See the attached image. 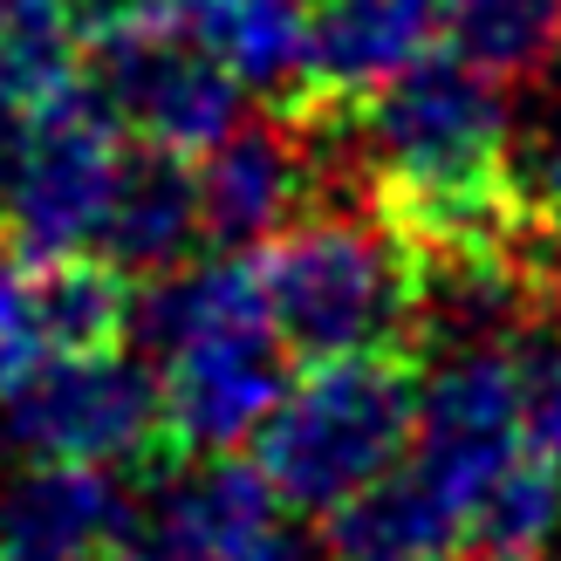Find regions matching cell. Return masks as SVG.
Returning a JSON list of instances; mask_svg holds the SVG:
<instances>
[{
	"label": "cell",
	"mask_w": 561,
	"mask_h": 561,
	"mask_svg": "<svg viewBox=\"0 0 561 561\" xmlns=\"http://www.w3.org/2000/svg\"><path fill=\"white\" fill-rule=\"evenodd\" d=\"M548 561H561V548H554V554H548Z\"/></svg>",
	"instance_id": "obj_24"
},
{
	"label": "cell",
	"mask_w": 561,
	"mask_h": 561,
	"mask_svg": "<svg viewBox=\"0 0 561 561\" xmlns=\"http://www.w3.org/2000/svg\"><path fill=\"white\" fill-rule=\"evenodd\" d=\"M130 274L103 254L35 261V335L42 350H117L130 343Z\"/></svg>",
	"instance_id": "obj_18"
},
{
	"label": "cell",
	"mask_w": 561,
	"mask_h": 561,
	"mask_svg": "<svg viewBox=\"0 0 561 561\" xmlns=\"http://www.w3.org/2000/svg\"><path fill=\"white\" fill-rule=\"evenodd\" d=\"M199 247H206V233H199V179H192V158L124 137V164H117V192H110L96 254L110 267H124L130 280H151L164 267L192 261Z\"/></svg>",
	"instance_id": "obj_13"
},
{
	"label": "cell",
	"mask_w": 561,
	"mask_h": 561,
	"mask_svg": "<svg viewBox=\"0 0 561 561\" xmlns=\"http://www.w3.org/2000/svg\"><path fill=\"white\" fill-rule=\"evenodd\" d=\"M247 561H322V548H308V541H295V535H280V527H274V535L247 554Z\"/></svg>",
	"instance_id": "obj_23"
},
{
	"label": "cell",
	"mask_w": 561,
	"mask_h": 561,
	"mask_svg": "<svg viewBox=\"0 0 561 561\" xmlns=\"http://www.w3.org/2000/svg\"><path fill=\"white\" fill-rule=\"evenodd\" d=\"M438 48L493 82H541L561 62V0H438Z\"/></svg>",
	"instance_id": "obj_16"
},
{
	"label": "cell",
	"mask_w": 561,
	"mask_h": 561,
	"mask_svg": "<svg viewBox=\"0 0 561 561\" xmlns=\"http://www.w3.org/2000/svg\"><path fill=\"white\" fill-rule=\"evenodd\" d=\"M520 206H527V227L548 247H561V110L535 137V151H520Z\"/></svg>",
	"instance_id": "obj_22"
},
{
	"label": "cell",
	"mask_w": 561,
	"mask_h": 561,
	"mask_svg": "<svg viewBox=\"0 0 561 561\" xmlns=\"http://www.w3.org/2000/svg\"><path fill=\"white\" fill-rule=\"evenodd\" d=\"M514 377H520V438L527 453L561 466V329L535 322L514 343Z\"/></svg>",
	"instance_id": "obj_20"
},
{
	"label": "cell",
	"mask_w": 561,
	"mask_h": 561,
	"mask_svg": "<svg viewBox=\"0 0 561 561\" xmlns=\"http://www.w3.org/2000/svg\"><path fill=\"white\" fill-rule=\"evenodd\" d=\"M42 356V335H35V267L27 254L0 233V383H8L21 363Z\"/></svg>",
	"instance_id": "obj_21"
},
{
	"label": "cell",
	"mask_w": 561,
	"mask_h": 561,
	"mask_svg": "<svg viewBox=\"0 0 561 561\" xmlns=\"http://www.w3.org/2000/svg\"><path fill=\"white\" fill-rule=\"evenodd\" d=\"M520 453H527V438H520L514 343L432 350V370H417V417H411L404 466L425 486H438L459 514H472V500Z\"/></svg>",
	"instance_id": "obj_8"
},
{
	"label": "cell",
	"mask_w": 561,
	"mask_h": 561,
	"mask_svg": "<svg viewBox=\"0 0 561 561\" xmlns=\"http://www.w3.org/2000/svg\"><path fill=\"white\" fill-rule=\"evenodd\" d=\"M82 90V8L76 0H0V103L35 117Z\"/></svg>",
	"instance_id": "obj_17"
},
{
	"label": "cell",
	"mask_w": 561,
	"mask_h": 561,
	"mask_svg": "<svg viewBox=\"0 0 561 561\" xmlns=\"http://www.w3.org/2000/svg\"><path fill=\"white\" fill-rule=\"evenodd\" d=\"M438 48V0H316L308 14V76L288 124L329 130L417 55Z\"/></svg>",
	"instance_id": "obj_11"
},
{
	"label": "cell",
	"mask_w": 561,
	"mask_h": 561,
	"mask_svg": "<svg viewBox=\"0 0 561 561\" xmlns=\"http://www.w3.org/2000/svg\"><path fill=\"white\" fill-rule=\"evenodd\" d=\"M316 137L329 164L356 185V199L411 254L535 233L520 206L507 82L480 76L453 48L417 55L404 76H390L377 96H363Z\"/></svg>",
	"instance_id": "obj_1"
},
{
	"label": "cell",
	"mask_w": 561,
	"mask_h": 561,
	"mask_svg": "<svg viewBox=\"0 0 561 561\" xmlns=\"http://www.w3.org/2000/svg\"><path fill=\"white\" fill-rule=\"evenodd\" d=\"M185 14L261 110L288 117L301 103L308 14H316V0H185Z\"/></svg>",
	"instance_id": "obj_15"
},
{
	"label": "cell",
	"mask_w": 561,
	"mask_h": 561,
	"mask_svg": "<svg viewBox=\"0 0 561 561\" xmlns=\"http://www.w3.org/2000/svg\"><path fill=\"white\" fill-rule=\"evenodd\" d=\"M117 164H124V130L82 90L55 96L48 110L27 117L8 164H0V233L27 261L96 254Z\"/></svg>",
	"instance_id": "obj_7"
},
{
	"label": "cell",
	"mask_w": 561,
	"mask_h": 561,
	"mask_svg": "<svg viewBox=\"0 0 561 561\" xmlns=\"http://www.w3.org/2000/svg\"><path fill=\"white\" fill-rule=\"evenodd\" d=\"M417 417V363L411 350L322 356L288 377L280 404L254 432V466L295 514H335L363 486H377L411 453Z\"/></svg>",
	"instance_id": "obj_4"
},
{
	"label": "cell",
	"mask_w": 561,
	"mask_h": 561,
	"mask_svg": "<svg viewBox=\"0 0 561 561\" xmlns=\"http://www.w3.org/2000/svg\"><path fill=\"white\" fill-rule=\"evenodd\" d=\"M329 172L335 164L322 151V137L288 124V117H274V110L219 130L213 145L192 158L206 254H254L267 233H280L295 213H308L322 199Z\"/></svg>",
	"instance_id": "obj_10"
},
{
	"label": "cell",
	"mask_w": 561,
	"mask_h": 561,
	"mask_svg": "<svg viewBox=\"0 0 561 561\" xmlns=\"http://www.w3.org/2000/svg\"><path fill=\"white\" fill-rule=\"evenodd\" d=\"M164 404L137 350H42L0 383V453L14 466H145L158 459Z\"/></svg>",
	"instance_id": "obj_6"
},
{
	"label": "cell",
	"mask_w": 561,
	"mask_h": 561,
	"mask_svg": "<svg viewBox=\"0 0 561 561\" xmlns=\"http://www.w3.org/2000/svg\"><path fill=\"white\" fill-rule=\"evenodd\" d=\"M274 486L233 453H185L172 472L130 486L110 561H247L274 535Z\"/></svg>",
	"instance_id": "obj_9"
},
{
	"label": "cell",
	"mask_w": 561,
	"mask_h": 561,
	"mask_svg": "<svg viewBox=\"0 0 561 561\" xmlns=\"http://www.w3.org/2000/svg\"><path fill=\"white\" fill-rule=\"evenodd\" d=\"M459 548L466 514L411 466H390L377 486L322 514V561H453Z\"/></svg>",
	"instance_id": "obj_14"
},
{
	"label": "cell",
	"mask_w": 561,
	"mask_h": 561,
	"mask_svg": "<svg viewBox=\"0 0 561 561\" xmlns=\"http://www.w3.org/2000/svg\"><path fill=\"white\" fill-rule=\"evenodd\" d=\"M130 343L145 350L179 453L254 445L288 390V343L267 322L247 254H192L151 274L130 301Z\"/></svg>",
	"instance_id": "obj_2"
},
{
	"label": "cell",
	"mask_w": 561,
	"mask_h": 561,
	"mask_svg": "<svg viewBox=\"0 0 561 561\" xmlns=\"http://www.w3.org/2000/svg\"><path fill=\"white\" fill-rule=\"evenodd\" d=\"M82 8V96L130 145L199 158L240 124V82L192 27L185 0H76Z\"/></svg>",
	"instance_id": "obj_5"
},
{
	"label": "cell",
	"mask_w": 561,
	"mask_h": 561,
	"mask_svg": "<svg viewBox=\"0 0 561 561\" xmlns=\"http://www.w3.org/2000/svg\"><path fill=\"white\" fill-rule=\"evenodd\" d=\"M472 561H548L561 548V466L520 453L466 514Z\"/></svg>",
	"instance_id": "obj_19"
},
{
	"label": "cell",
	"mask_w": 561,
	"mask_h": 561,
	"mask_svg": "<svg viewBox=\"0 0 561 561\" xmlns=\"http://www.w3.org/2000/svg\"><path fill=\"white\" fill-rule=\"evenodd\" d=\"M254 280L274 335L288 356H363V350H411V301L417 267L411 247L383 219L350 206H308L280 233L254 247Z\"/></svg>",
	"instance_id": "obj_3"
},
{
	"label": "cell",
	"mask_w": 561,
	"mask_h": 561,
	"mask_svg": "<svg viewBox=\"0 0 561 561\" xmlns=\"http://www.w3.org/2000/svg\"><path fill=\"white\" fill-rule=\"evenodd\" d=\"M130 486L103 466H21L0 486V561H110Z\"/></svg>",
	"instance_id": "obj_12"
}]
</instances>
